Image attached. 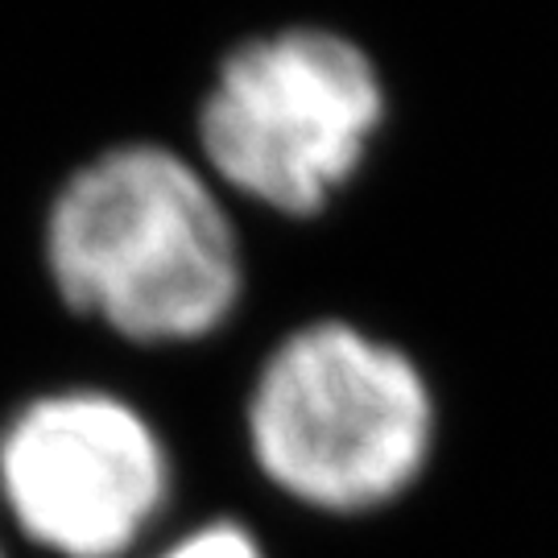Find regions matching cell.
Wrapping results in <instances>:
<instances>
[{"mask_svg": "<svg viewBox=\"0 0 558 558\" xmlns=\"http://www.w3.org/2000/svg\"><path fill=\"white\" fill-rule=\"evenodd\" d=\"M0 558H4V555H0Z\"/></svg>", "mask_w": 558, "mask_h": 558, "instance_id": "cell-6", "label": "cell"}, {"mask_svg": "<svg viewBox=\"0 0 558 558\" xmlns=\"http://www.w3.org/2000/svg\"><path fill=\"white\" fill-rule=\"evenodd\" d=\"M248 447L286 497L323 513H364L422 476L435 398L401 348L352 323H306L260 364Z\"/></svg>", "mask_w": 558, "mask_h": 558, "instance_id": "cell-2", "label": "cell"}, {"mask_svg": "<svg viewBox=\"0 0 558 558\" xmlns=\"http://www.w3.org/2000/svg\"><path fill=\"white\" fill-rule=\"evenodd\" d=\"M170 497L149 418L100 389L29 401L0 435V500L59 558H124Z\"/></svg>", "mask_w": 558, "mask_h": 558, "instance_id": "cell-4", "label": "cell"}, {"mask_svg": "<svg viewBox=\"0 0 558 558\" xmlns=\"http://www.w3.org/2000/svg\"><path fill=\"white\" fill-rule=\"evenodd\" d=\"M59 299L133 343L216 336L244 299L236 223L191 161L129 141L59 186L41 228Z\"/></svg>", "mask_w": 558, "mask_h": 558, "instance_id": "cell-1", "label": "cell"}, {"mask_svg": "<svg viewBox=\"0 0 558 558\" xmlns=\"http://www.w3.org/2000/svg\"><path fill=\"white\" fill-rule=\"evenodd\" d=\"M380 124L377 62L319 25L240 41L195 117L207 170L290 220L319 216L356 179Z\"/></svg>", "mask_w": 558, "mask_h": 558, "instance_id": "cell-3", "label": "cell"}, {"mask_svg": "<svg viewBox=\"0 0 558 558\" xmlns=\"http://www.w3.org/2000/svg\"><path fill=\"white\" fill-rule=\"evenodd\" d=\"M158 558H265L257 538L236 525V521H211L195 534L179 538L174 546H166Z\"/></svg>", "mask_w": 558, "mask_h": 558, "instance_id": "cell-5", "label": "cell"}]
</instances>
